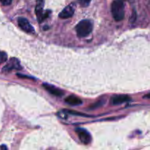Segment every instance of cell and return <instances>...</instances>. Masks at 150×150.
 <instances>
[{"label":"cell","mask_w":150,"mask_h":150,"mask_svg":"<svg viewBox=\"0 0 150 150\" xmlns=\"http://www.w3.org/2000/svg\"><path fill=\"white\" fill-rule=\"evenodd\" d=\"M111 13L117 21L123 20L125 17V5L122 0H115L111 4Z\"/></svg>","instance_id":"obj_1"},{"label":"cell","mask_w":150,"mask_h":150,"mask_svg":"<svg viewBox=\"0 0 150 150\" xmlns=\"http://www.w3.org/2000/svg\"><path fill=\"white\" fill-rule=\"evenodd\" d=\"M92 23L89 20L81 21L76 26V33L79 38H85L88 36L92 32Z\"/></svg>","instance_id":"obj_2"},{"label":"cell","mask_w":150,"mask_h":150,"mask_svg":"<svg viewBox=\"0 0 150 150\" xmlns=\"http://www.w3.org/2000/svg\"><path fill=\"white\" fill-rule=\"evenodd\" d=\"M44 6V0H38V4H37L36 7V14L38 16V18L39 22H42L44 19L47 18L48 17V14L51 13L50 10L43 13L42 10H43Z\"/></svg>","instance_id":"obj_3"},{"label":"cell","mask_w":150,"mask_h":150,"mask_svg":"<svg viewBox=\"0 0 150 150\" xmlns=\"http://www.w3.org/2000/svg\"><path fill=\"white\" fill-rule=\"evenodd\" d=\"M76 133H77L81 142L84 144H89L92 141V136H91L90 133L85 129L76 128Z\"/></svg>","instance_id":"obj_4"},{"label":"cell","mask_w":150,"mask_h":150,"mask_svg":"<svg viewBox=\"0 0 150 150\" xmlns=\"http://www.w3.org/2000/svg\"><path fill=\"white\" fill-rule=\"evenodd\" d=\"M21 66L20 62L16 58H12L9 61V62L3 67L2 72L4 73H7L13 70H21Z\"/></svg>","instance_id":"obj_5"},{"label":"cell","mask_w":150,"mask_h":150,"mask_svg":"<svg viewBox=\"0 0 150 150\" xmlns=\"http://www.w3.org/2000/svg\"><path fill=\"white\" fill-rule=\"evenodd\" d=\"M18 23L21 29H23L24 32H27V33H35V32L33 26L30 24L29 21L25 18H19L18 19Z\"/></svg>","instance_id":"obj_6"},{"label":"cell","mask_w":150,"mask_h":150,"mask_svg":"<svg viewBox=\"0 0 150 150\" xmlns=\"http://www.w3.org/2000/svg\"><path fill=\"white\" fill-rule=\"evenodd\" d=\"M42 86L45 89V90L48 91L50 94L54 95V96L57 97H62L64 95V92L62 90H61L59 88H57L56 86H54V85H51L49 83H44L42 84Z\"/></svg>","instance_id":"obj_7"},{"label":"cell","mask_w":150,"mask_h":150,"mask_svg":"<svg viewBox=\"0 0 150 150\" xmlns=\"http://www.w3.org/2000/svg\"><path fill=\"white\" fill-rule=\"evenodd\" d=\"M130 100V98L128 95H114L111 98V103L113 105H120V104L123 103L127 102V101Z\"/></svg>","instance_id":"obj_8"},{"label":"cell","mask_w":150,"mask_h":150,"mask_svg":"<svg viewBox=\"0 0 150 150\" xmlns=\"http://www.w3.org/2000/svg\"><path fill=\"white\" fill-rule=\"evenodd\" d=\"M74 7L71 5H68L66 7H64V10H62V11L59 13V18L63 19L69 18L73 16V15L74 14Z\"/></svg>","instance_id":"obj_9"},{"label":"cell","mask_w":150,"mask_h":150,"mask_svg":"<svg viewBox=\"0 0 150 150\" xmlns=\"http://www.w3.org/2000/svg\"><path fill=\"white\" fill-rule=\"evenodd\" d=\"M66 103L71 105H79L82 104V100L75 95H70L64 100Z\"/></svg>","instance_id":"obj_10"},{"label":"cell","mask_w":150,"mask_h":150,"mask_svg":"<svg viewBox=\"0 0 150 150\" xmlns=\"http://www.w3.org/2000/svg\"><path fill=\"white\" fill-rule=\"evenodd\" d=\"M7 60V55L5 52L0 51V64L3 62H5Z\"/></svg>","instance_id":"obj_11"},{"label":"cell","mask_w":150,"mask_h":150,"mask_svg":"<svg viewBox=\"0 0 150 150\" xmlns=\"http://www.w3.org/2000/svg\"><path fill=\"white\" fill-rule=\"evenodd\" d=\"M68 114H73V115H77V116H81V117H90V116H88L85 114H82V113H79L77 112V111H68V110H66Z\"/></svg>","instance_id":"obj_12"},{"label":"cell","mask_w":150,"mask_h":150,"mask_svg":"<svg viewBox=\"0 0 150 150\" xmlns=\"http://www.w3.org/2000/svg\"><path fill=\"white\" fill-rule=\"evenodd\" d=\"M91 1H92V0H79V4H81V7H87V6H89V3L91 2Z\"/></svg>","instance_id":"obj_13"},{"label":"cell","mask_w":150,"mask_h":150,"mask_svg":"<svg viewBox=\"0 0 150 150\" xmlns=\"http://www.w3.org/2000/svg\"><path fill=\"white\" fill-rule=\"evenodd\" d=\"M104 103H105V101H103V100L98 101V102L95 103L94 105H92V106L90 107V108H92V109H93V108H98V107H100L101 105H103Z\"/></svg>","instance_id":"obj_14"},{"label":"cell","mask_w":150,"mask_h":150,"mask_svg":"<svg viewBox=\"0 0 150 150\" xmlns=\"http://www.w3.org/2000/svg\"><path fill=\"white\" fill-rule=\"evenodd\" d=\"M13 0H0V2L3 4V5H10L12 3Z\"/></svg>","instance_id":"obj_15"},{"label":"cell","mask_w":150,"mask_h":150,"mask_svg":"<svg viewBox=\"0 0 150 150\" xmlns=\"http://www.w3.org/2000/svg\"><path fill=\"white\" fill-rule=\"evenodd\" d=\"M144 98H147V99H150V93L146 94V95H144Z\"/></svg>","instance_id":"obj_16"},{"label":"cell","mask_w":150,"mask_h":150,"mask_svg":"<svg viewBox=\"0 0 150 150\" xmlns=\"http://www.w3.org/2000/svg\"><path fill=\"white\" fill-rule=\"evenodd\" d=\"M0 149H7V147L6 146H4V145H2V146H0Z\"/></svg>","instance_id":"obj_17"}]
</instances>
